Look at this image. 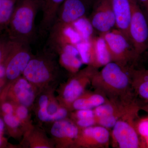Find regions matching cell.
Returning a JSON list of instances; mask_svg holds the SVG:
<instances>
[{
	"label": "cell",
	"instance_id": "obj_25",
	"mask_svg": "<svg viewBox=\"0 0 148 148\" xmlns=\"http://www.w3.org/2000/svg\"><path fill=\"white\" fill-rule=\"evenodd\" d=\"M4 121L8 126L12 128L18 127L20 123V119L13 114H5L4 116Z\"/></svg>",
	"mask_w": 148,
	"mask_h": 148
},
{
	"label": "cell",
	"instance_id": "obj_1",
	"mask_svg": "<svg viewBox=\"0 0 148 148\" xmlns=\"http://www.w3.org/2000/svg\"><path fill=\"white\" fill-rule=\"evenodd\" d=\"M130 68L125 69L114 62H110L95 74L91 86L109 100L127 104L140 102L132 88Z\"/></svg>",
	"mask_w": 148,
	"mask_h": 148
},
{
	"label": "cell",
	"instance_id": "obj_3",
	"mask_svg": "<svg viewBox=\"0 0 148 148\" xmlns=\"http://www.w3.org/2000/svg\"><path fill=\"white\" fill-rule=\"evenodd\" d=\"M140 106L133 107L119 119L110 132V145L114 148H141L135 121L139 116Z\"/></svg>",
	"mask_w": 148,
	"mask_h": 148
},
{
	"label": "cell",
	"instance_id": "obj_5",
	"mask_svg": "<svg viewBox=\"0 0 148 148\" xmlns=\"http://www.w3.org/2000/svg\"><path fill=\"white\" fill-rule=\"evenodd\" d=\"M131 8L130 39L139 57L148 49V21L136 0H129Z\"/></svg>",
	"mask_w": 148,
	"mask_h": 148
},
{
	"label": "cell",
	"instance_id": "obj_13",
	"mask_svg": "<svg viewBox=\"0 0 148 148\" xmlns=\"http://www.w3.org/2000/svg\"><path fill=\"white\" fill-rule=\"evenodd\" d=\"M80 130L74 122L64 119L56 121L51 132L53 136L62 140L65 145L73 146L78 137Z\"/></svg>",
	"mask_w": 148,
	"mask_h": 148
},
{
	"label": "cell",
	"instance_id": "obj_24",
	"mask_svg": "<svg viewBox=\"0 0 148 148\" xmlns=\"http://www.w3.org/2000/svg\"><path fill=\"white\" fill-rule=\"evenodd\" d=\"M75 121L74 122L80 129H83L97 125V119L95 116L85 119L77 120Z\"/></svg>",
	"mask_w": 148,
	"mask_h": 148
},
{
	"label": "cell",
	"instance_id": "obj_11",
	"mask_svg": "<svg viewBox=\"0 0 148 148\" xmlns=\"http://www.w3.org/2000/svg\"><path fill=\"white\" fill-rule=\"evenodd\" d=\"M89 20L94 30L101 34L116 27V21L110 0H98Z\"/></svg>",
	"mask_w": 148,
	"mask_h": 148
},
{
	"label": "cell",
	"instance_id": "obj_20",
	"mask_svg": "<svg viewBox=\"0 0 148 148\" xmlns=\"http://www.w3.org/2000/svg\"><path fill=\"white\" fill-rule=\"evenodd\" d=\"M72 25L79 35L82 42L88 40L94 36L93 32L95 30L89 18L86 16L75 21Z\"/></svg>",
	"mask_w": 148,
	"mask_h": 148
},
{
	"label": "cell",
	"instance_id": "obj_15",
	"mask_svg": "<svg viewBox=\"0 0 148 148\" xmlns=\"http://www.w3.org/2000/svg\"><path fill=\"white\" fill-rule=\"evenodd\" d=\"M65 0H40L42 17L39 30L42 35L49 32L55 21L57 12Z\"/></svg>",
	"mask_w": 148,
	"mask_h": 148
},
{
	"label": "cell",
	"instance_id": "obj_4",
	"mask_svg": "<svg viewBox=\"0 0 148 148\" xmlns=\"http://www.w3.org/2000/svg\"><path fill=\"white\" fill-rule=\"evenodd\" d=\"M101 35L106 42L112 62L126 69L136 67L140 57L129 38L117 29Z\"/></svg>",
	"mask_w": 148,
	"mask_h": 148
},
{
	"label": "cell",
	"instance_id": "obj_7",
	"mask_svg": "<svg viewBox=\"0 0 148 148\" xmlns=\"http://www.w3.org/2000/svg\"><path fill=\"white\" fill-rule=\"evenodd\" d=\"M98 69L90 66L75 73V75L64 86L62 98L64 107L71 109L72 104L86 90L88 86L91 84L93 77Z\"/></svg>",
	"mask_w": 148,
	"mask_h": 148
},
{
	"label": "cell",
	"instance_id": "obj_23",
	"mask_svg": "<svg viewBox=\"0 0 148 148\" xmlns=\"http://www.w3.org/2000/svg\"><path fill=\"white\" fill-rule=\"evenodd\" d=\"M73 118L75 121L95 117L93 109L92 110H77L72 115Z\"/></svg>",
	"mask_w": 148,
	"mask_h": 148
},
{
	"label": "cell",
	"instance_id": "obj_30",
	"mask_svg": "<svg viewBox=\"0 0 148 148\" xmlns=\"http://www.w3.org/2000/svg\"><path fill=\"white\" fill-rule=\"evenodd\" d=\"M141 8H143V12L148 21V0H136Z\"/></svg>",
	"mask_w": 148,
	"mask_h": 148
},
{
	"label": "cell",
	"instance_id": "obj_12",
	"mask_svg": "<svg viewBox=\"0 0 148 148\" xmlns=\"http://www.w3.org/2000/svg\"><path fill=\"white\" fill-rule=\"evenodd\" d=\"M44 56L32 57L24 70V77L32 83H44L48 81L54 70V64Z\"/></svg>",
	"mask_w": 148,
	"mask_h": 148
},
{
	"label": "cell",
	"instance_id": "obj_28",
	"mask_svg": "<svg viewBox=\"0 0 148 148\" xmlns=\"http://www.w3.org/2000/svg\"><path fill=\"white\" fill-rule=\"evenodd\" d=\"M1 109L2 110L5 114H10L13 113V106L10 103H3Z\"/></svg>",
	"mask_w": 148,
	"mask_h": 148
},
{
	"label": "cell",
	"instance_id": "obj_2",
	"mask_svg": "<svg viewBox=\"0 0 148 148\" xmlns=\"http://www.w3.org/2000/svg\"><path fill=\"white\" fill-rule=\"evenodd\" d=\"M40 0H17L9 25L11 39L30 44L36 35L35 19Z\"/></svg>",
	"mask_w": 148,
	"mask_h": 148
},
{
	"label": "cell",
	"instance_id": "obj_17",
	"mask_svg": "<svg viewBox=\"0 0 148 148\" xmlns=\"http://www.w3.org/2000/svg\"><path fill=\"white\" fill-rule=\"evenodd\" d=\"M108 100L104 94L94 90V91L85 90L77 99L71 106V110H92L105 103Z\"/></svg>",
	"mask_w": 148,
	"mask_h": 148
},
{
	"label": "cell",
	"instance_id": "obj_26",
	"mask_svg": "<svg viewBox=\"0 0 148 148\" xmlns=\"http://www.w3.org/2000/svg\"><path fill=\"white\" fill-rule=\"evenodd\" d=\"M11 41L7 42L0 43V65L1 64L2 61L5 56L8 55L10 48Z\"/></svg>",
	"mask_w": 148,
	"mask_h": 148
},
{
	"label": "cell",
	"instance_id": "obj_27",
	"mask_svg": "<svg viewBox=\"0 0 148 148\" xmlns=\"http://www.w3.org/2000/svg\"><path fill=\"white\" fill-rule=\"evenodd\" d=\"M16 116L20 120L26 119L29 114V111L27 107L21 105L16 109Z\"/></svg>",
	"mask_w": 148,
	"mask_h": 148
},
{
	"label": "cell",
	"instance_id": "obj_14",
	"mask_svg": "<svg viewBox=\"0 0 148 148\" xmlns=\"http://www.w3.org/2000/svg\"><path fill=\"white\" fill-rule=\"evenodd\" d=\"M134 94L142 104L148 103V69H130Z\"/></svg>",
	"mask_w": 148,
	"mask_h": 148
},
{
	"label": "cell",
	"instance_id": "obj_9",
	"mask_svg": "<svg viewBox=\"0 0 148 148\" xmlns=\"http://www.w3.org/2000/svg\"><path fill=\"white\" fill-rule=\"evenodd\" d=\"M89 4L86 0H65L58 9L55 21L49 31L70 25L85 17Z\"/></svg>",
	"mask_w": 148,
	"mask_h": 148
},
{
	"label": "cell",
	"instance_id": "obj_21",
	"mask_svg": "<svg viewBox=\"0 0 148 148\" xmlns=\"http://www.w3.org/2000/svg\"><path fill=\"white\" fill-rule=\"evenodd\" d=\"M17 0H0V27L9 23Z\"/></svg>",
	"mask_w": 148,
	"mask_h": 148
},
{
	"label": "cell",
	"instance_id": "obj_8",
	"mask_svg": "<svg viewBox=\"0 0 148 148\" xmlns=\"http://www.w3.org/2000/svg\"><path fill=\"white\" fill-rule=\"evenodd\" d=\"M30 45L11 40L9 59L5 66L6 77L10 80H14L23 74L32 58Z\"/></svg>",
	"mask_w": 148,
	"mask_h": 148
},
{
	"label": "cell",
	"instance_id": "obj_16",
	"mask_svg": "<svg viewBox=\"0 0 148 148\" xmlns=\"http://www.w3.org/2000/svg\"><path fill=\"white\" fill-rule=\"evenodd\" d=\"M110 1L115 16L116 27L129 38V29L131 11L129 0Z\"/></svg>",
	"mask_w": 148,
	"mask_h": 148
},
{
	"label": "cell",
	"instance_id": "obj_22",
	"mask_svg": "<svg viewBox=\"0 0 148 148\" xmlns=\"http://www.w3.org/2000/svg\"><path fill=\"white\" fill-rule=\"evenodd\" d=\"M135 127L143 148H148V116L143 117H138L135 121Z\"/></svg>",
	"mask_w": 148,
	"mask_h": 148
},
{
	"label": "cell",
	"instance_id": "obj_31",
	"mask_svg": "<svg viewBox=\"0 0 148 148\" xmlns=\"http://www.w3.org/2000/svg\"><path fill=\"white\" fill-rule=\"evenodd\" d=\"M5 76V68L4 66L0 65V79L3 78Z\"/></svg>",
	"mask_w": 148,
	"mask_h": 148
},
{
	"label": "cell",
	"instance_id": "obj_6",
	"mask_svg": "<svg viewBox=\"0 0 148 148\" xmlns=\"http://www.w3.org/2000/svg\"><path fill=\"white\" fill-rule=\"evenodd\" d=\"M78 49L83 63L99 69L112 62L105 40L100 35L80 43Z\"/></svg>",
	"mask_w": 148,
	"mask_h": 148
},
{
	"label": "cell",
	"instance_id": "obj_10",
	"mask_svg": "<svg viewBox=\"0 0 148 148\" xmlns=\"http://www.w3.org/2000/svg\"><path fill=\"white\" fill-rule=\"evenodd\" d=\"M78 137L73 146L86 148H108L110 145L109 129L96 125L80 129Z\"/></svg>",
	"mask_w": 148,
	"mask_h": 148
},
{
	"label": "cell",
	"instance_id": "obj_34",
	"mask_svg": "<svg viewBox=\"0 0 148 148\" xmlns=\"http://www.w3.org/2000/svg\"><path fill=\"white\" fill-rule=\"evenodd\" d=\"M1 135H0V145H1L2 144V138L1 137Z\"/></svg>",
	"mask_w": 148,
	"mask_h": 148
},
{
	"label": "cell",
	"instance_id": "obj_29",
	"mask_svg": "<svg viewBox=\"0 0 148 148\" xmlns=\"http://www.w3.org/2000/svg\"><path fill=\"white\" fill-rule=\"evenodd\" d=\"M49 103V98L46 95H42L40 96L38 104L40 108H47Z\"/></svg>",
	"mask_w": 148,
	"mask_h": 148
},
{
	"label": "cell",
	"instance_id": "obj_19",
	"mask_svg": "<svg viewBox=\"0 0 148 148\" xmlns=\"http://www.w3.org/2000/svg\"><path fill=\"white\" fill-rule=\"evenodd\" d=\"M14 92L21 105L29 107L33 104L35 95L30 82L25 78H20L15 83Z\"/></svg>",
	"mask_w": 148,
	"mask_h": 148
},
{
	"label": "cell",
	"instance_id": "obj_35",
	"mask_svg": "<svg viewBox=\"0 0 148 148\" xmlns=\"http://www.w3.org/2000/svg\"><path fill=\"white\" fill-rule=\"evenodd\" d=\"M86 1H87L90 4V3L92 2V1H93V0H86Z\"/></svg>",
	"mask_w": 148,
	"mask_h": 148
},
{
	"label": "cell",
	"instance_id": "obj_32",
	"mask_svg": "<svg viewBox=\"0 0 148 148\" xmlns=\"http://www.w3.org/2000/svg\"><path fill=\"white\" fill-rule=\"evenodd\" d=\"M140 110H143L148 114V103L144 104L140 107Z\"/></svg>",
	"mask_w": 148,
	"mask_h": 148
},
{
	"label": "cell",
	"instance_id": "obj_33",
	"mask_svg": "<svg viewBox=\"0 0 148 148\" xmlns=\"http://www.w3.org/2000/svg\"><path fill=\"white\" fill-rule=\"evenodd\" d=\"M4 121L0 118V135H1L4 129Z\"/></svg>",
	"mask_w": 148,
	"mask_h": 148
},
{
	"label": "cell",
	"instance_id": "obj_18",
	"mask_svg": "<svg viewBox=\"0 0 148 148\" xmlns=\"http://www.w3.org/2000/svg\"><path fill=\"white\" fill-rule=\"evenodd\" d=\"M61 64L69 71L75 73L79 71L83 64L77 46L68 45L61 50Z\"/></svg>",
	"mask_w": 148,
	"mask_h": 148
}]
</instances>
